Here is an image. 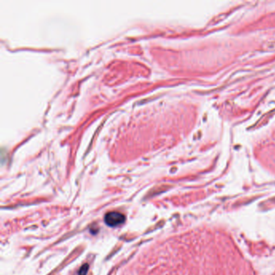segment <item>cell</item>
<instances>
[{"mask_svg": "<svg viewBox=\"0 0 275 275\" xmlns=\"http://www.w3.org/2000/svg\"><path fill=\"white\" fill-rule=\"evenodd\" d=\"M106 224L110 227H115L118 225L122 224L125 221V216L121 213L112 211L106 214L104 218Z\"/></svg>", "mask_w": 275, "mask_h": 275, "instance_id": "1", "label": "cell"}, {"mask_svg": "<svg viewBox=\"0 0 275 275\" xmlns=\"http://www.w3.org/2000/svg\"><path fill=\"white\" fill-rule=\"evenodd\" d=\"M88 270V266L87 265H85V266H82L80 270V272H79V275H85L86 273Z\"/></svg>", "mask_w": 275, "mask_h": 275, "instance_id": "2", "label": "cell"}]
</instances>
